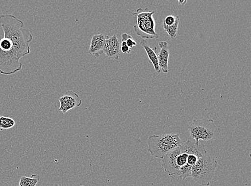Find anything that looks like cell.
Segmentation results:
<instances>
[{
  "instance_id": "1",
  "label": "cell",
  "mask_w": 251,
  "mask_h": 186,
  "mask_svg": "<svg viewBox=\"0 0 251 186\" xmlns=\"http://www.w3.org/2000/svg\"><path fill=\"white\" fill-rule=\"evenodd\" d=\"M0 24L4 32L0 40V74L12 75L21 71V58L31 53L29 44L33 36L24 23L13 15L0 16Z\"/></svg>"
},
{
  "instance_id": "2",
  "label": "cell",
  "mask_w": 251,
  "mask_h": 186,
  "mask_svg": "<svg viewBox=\"0 0 251 186\" xmlns=\"http://www.w3.org/2000/svg\"><path fill=\"white\" fill-rule=\"evenodd\" d=\"M183 143L178 133L151 135L148 138V152L154 158L162 159L167 153L180 147Z\"/></svg>"
},
{
  "instance_id": "3",
  "label": "cell",
  "mask_w": 251,
  "mask_h": 186,
  "mask_svg": "<svg viewBox=\"0 0 251 186\" xmlns=\"http://www.w3.org/2000/svg\"><path fill=\"white\" fill-rule=\"evenodd\" d=\"M189 131L190 137L195 139L197 144L200 143V140L214 141L221 133L213 119L194 120L189 127Z\"/></svg>"
},
{
  "instance_id": "4",
  "label": "cell",
  "mask_w": 251,
  "mask_h": 186,
  "mask_svg": "<svg viewBox=\"0 0 251 186\" xmlns=\"http://www.w3.org/2000/svg\"><path fill=\"white\" fill-rule=\"evenodd\" d=\"M218 165L217 159L207 154L198 159L192 168L191 177L198 184L208 186L212 181Z\"/></svg>"
},
{
  "instance_id": "5",
  "label": "cell",
  "mask_w": 251,
  "mask_h": 186,
  "mask_svg": "<svg viewBox=\"0 0 251 186\" xmlns=\"http://www.w3.org/2000/svg\"><path fill=\"white\" fill-rule=\"evenodd\" d=\"M155 11H149L148 8L138 9L132 15L137 17L136 25L134 30L137 36L143 39H157L159 34L155 31L156 23L153 15Z\"/></svg>"
},
{
  "instance_id": "6",
  "label": "cell",
  "mask_w": 251,
  "mask_h": 186,
  "mask_svg": "<svg viewBox=\"0 0 251 186\" xmlns=\"http://www.w3.org/2000/svg\"><path fill=\"white\" fill-rule=\"evenodd\" d=\"M180 154L178 147L167 153L162 159V166L169 176H178L180 167L177 164V158Z\"/></svg>"
},
{
  "instance_id": "7",
  "label": "cell",
  "mask_w": 251,
  "mask_h": 186,
  "mask_svg": "<svg viewBox=\"0 0 251 186\" xmlns=\"http://www.w3.org/2000/svg\"><path fill=\"white\" fill-rule=\"evenodd\" d=\"M60 106L58 110L66 113L75 107H79L82 104V100L77 94L72 90H68L66 94L61 96L59 98Z\"/></svg>"
},
{
  "instance_id": "8",
  "label": "cell",
  "mask_w": 251,
  "mask_h": 186,
  "mask_svg": "<svg viewBox=\"0 0 251 186\" xmlns=\"http://www.w3.org/2000/svg\"><path fill=\"white\" fill-rule=\"evenodd\" d=\"M103 53L109 59L118 60L121 54V45L116 34L108 37L103 49Z\"/></svg>"
},
{
  "instance_id": "9",
  "label": "cell",
  "mask_w": 251,
  "mask_h": 186,
  "mask_svg": "<svg viewBox=\"0 0 251 186\" xmlns=\"http://www.w3.org/2000/svg\"><path fill=\"white\" fill-rule=\"evenodd\" d=\"M179 148L181 154L193 155L197 156L198 158H201L207 153L205 144L202 143L197 144L190 140L183 143Z\"/></svg>"
},
{
  "instance_id": "10",
  "label": "cell",
  "mask_w": 251,
  "mask_h": 186,
  "mask_svg": "<svg viewBox=\"0 0 251 186\" xmlns=\"http://www.w3.org/2000/svg\"><path fill=\"white\" fill-rule=\"evenodd\" d=\"M109 36L103 34L93 35L88 53L98 58L103 54L105 43Z\"/></svg>"
},
{
  "instance_id": "11",
  "label": "cell",
  "mask_w": 251,
  "mask_h": 186,
  "mask_svg": "<svg viewBox=\"0 0 251 186\" xmlns=\"http://www.w3.org/2000/svg\"><path fill=\"white\" fill-rule=\"evenodd\" d=\"M159 45L160 50L159 53L157 54V57H158L160 69L163 73L167 74L169 72L168 64L169 55H170L168 43L160 42Z\"/></svg>"
},
{
  "instance_id": "12",
  "label": "cell",
  "mask_w": 251,
  "mask_h": 186,
  "mask_svg": "<svg viewBox=\"0 0 251 186\" xmlns=\"http://www.w3.org/2000/svg\"><path fill=\"white\" fill-rule=\"evenodd\" d=\"M140 45L142 46L146 52H147L149 58L150 62L153 65L155 72L157 74H160L161 70L159 65L158 57H157V48L156 47L151 48L148 40L145 39H143L141 40V42H140Z\"/></svg>"
},
{
  "instance_id": "13",
  "label": "cell",
  "mask_w": 251,
  "mask_h": 186,
  "mask_svg": "<svg viewBox=\"0 0 251 186\" xmlns=\"http://www.w3.org/2000/svg\"><path fill=\"white\" fill-rule=\"evenodd\" d=\"M179 21V17L177 16H176V21H175L173 26L167 27L162 25L163 28H164V30L167 32L169 37L172 40L175 39L177 36Z\"/></svg>"
},
{
  "instance_id": "14",
  "label": "cell",
  "mask_w": 251,
  "mask_h": 186,
  "mask_svg": "<svg viewBox=\"0 0 251 186\" xmlns=\"http://www.w3.org/2000/svg\"><path fill=\"white\" fill-rule=\"evenodd\" d=\"M39 179L40 177L36 174H33L31 177L22 176L19 186H36Z\"/></svg>"
},
{
  "instance_id": "15",
  "label": "cell",
  "mask_w": 251,
  "mask_h": 186,
  "mask_svg": "<svg viewBox=\"0 0 251 186\" xmlns=\"http://www.w3.org/2000/svg\"><path fill=\"white\" fill-rule=\"evenodd\" d=\"M15 125V120L7 117H0V131L10 130Z\"/></svg>"
},
{
  "instance_id": "16",
  "label": "cell",
  "mask_w": 251,
  "mask_h": 186,
  "mask_svg": "<svg viewBox=\"0 0 251 186\" xmlns=\"http://www.w3.org/2000/svg\"><path fill=\"white\" fill-rule=\"evenodd\" d=\"M192 166L186 164L185 165L180 167L179 170V175L180 178L183 179V180L186 179L191 177L192 174Z\"/></svg>"
},
{
  "instance_id": "17",
  "label": "cell",
  "mask_w": 251,
  "mask_h": 186,
  "mask_svg": "<svg viewBox=\"0 0 251 186\" xmlns=\"http://www.w3.org/2000/svg\"><path fill=\"white\" fill-rule=\"evenodd\" d=\"M121 39L125 40L126 43L130 49H131L137 45V44L135 40L130 34L124 33L121 35Z\"/></svg>"
},
{
  "instance_id": "18",
  "label": "cell",
  "mask_w": 251,
  "mask_h": 186,
  "mask_svg": "<svg viewBox=\"0 0 251 186\" xmlns=\"http://www.w3.org/2000/svg\"><path fill=\"white\" fill-rule=\"evenodd\" d=\"M188 155L182 153L179 154L177 158V164L180 167L187 164V160H188Z\"/></svg>"
},
{
  "instance_id": "19",
  "label": "cell",
  "mask_w": 251,
  "mask_h": 186,
  "mask_svg": "<svg viewBox=\"0 0 251 186\" xmlns=\"http://www.w3.org/2000/svg\"><path fill=\"white\" fill-rule=\"evenodd\" d=\"M176 21V16L174 15H169L166 17L164 21L163 22V24L167 27L173 26Z\"/></svg>"
},
{
  "instance_id": "20",
  "label": "cell",
  "mask_w": 251,
  "mask_h": 186,
  "mask_svg": "<svg viewBox=\"0 0 251 186\" xmlns=\"http://www.w3.org/2000/svg\"><path fill=\"white\" fill-rule=\"evenodd\" d=\"M131 50L127 46L125 40L121 39V52L125 54H130Z\"/></svg>"
},
{
  "instance_id": "21",
  "label": "cell",
  "mask_w": 251,
  "mask_h": 186,
  "mask_svg": "<svg viewBox=\"0 0 251 186\" xmlns=\"http://www.w3.org/2000/svg\"><path fill=\"white\" fill-rule=\"evenodd\" d=\"M198 158L197 156L193 155H188V160H187V164H188L191 166H194L198 161Z\"/></svg>"
}]
</instances>
